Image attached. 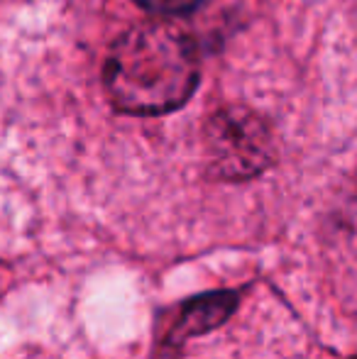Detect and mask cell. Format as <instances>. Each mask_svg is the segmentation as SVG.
Masks as SVG:
<instances>
[{
	"instance_id": "6da1fadb",
	"label": "cell",
	"mask_w": 357,
	"mask_h": 359,
	"mask_svg": "<svg viewBox=\"0 0 357 359\" xmlns=\"http://www.w3.org/2000/svg\"><path fill=\"white\" fill-rule=\"evenodd\" d=\"M105 90L130 115L172 113L198 83V54L177 25L154 20L135 25L113 44L103 69Z\"/></svg>"
},
{
	"instance_id": "7a4b0ae2",
	"label": "cell",
	"mask_w": 357,
	"mask_h": 359,
	"mask_svg": "<svg viewBox=\"0 0 357 359\" xmlns=\"http://www.w3.org/2000/svg\"><path fill=\"white\" fill-rule=\"evenodd\" d=\"M210 140L223 164H235L240 169L252 161L257 164L267 149V133L248 110H220L210 125Z\"/></svg>"
},
{
	"instance_id": "3957f363",
	"label": "cell",
	"mask_w": 357,
	"mask_h": 359,
	"mask_svg": "<svg viewBox=\"0 0 357 359\" xmlns=\"http://www.w3.org/2000/svg\"><path fill=\"white\" fill-rule=\"evenodd\" d=\"M235 301L233 296H206L203 301H194L186 306L184 316H181L174 337L189 335V332H198V330H208L215 323L225 320L230 311H233Z\"/></svg>"
},
{
	"instance_id": "277c9868",
	"label": "cell",
	"mask_w": 357,
	"mask_h": 359,
	"mask_svg": "<svg viewBox=\"0 0 357 359\" xmlns=\"http://www.w3.org/2000/svg\"><path fill=\"white\" fill-rule=\"evenodd\" d=\"M142 8H147L149 13L157 15H179V13H189V10L203 5L206 0H137Z\"/></svg>"
}]
</instances>
